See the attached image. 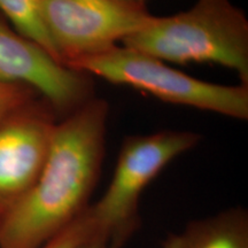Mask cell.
<instances>
[{"instance_id":"cell-1","label":"cell","mask_w":248,"mask_h":248,"mask_svg":"<svg viewBox=\"0 0 248 248\" xmlns=\"http://www.w3.org/2000/svg\"><path fill=\"white\" fill-rule=\"evenodd\" d=\"M109 106L93 97L55 125L38 178L0 222V248H39L90 206L106 151Z\"/></svg>"},{"instance_id":"cell-2","label":"cell","mask_w":248,"mask_h":248,"mask_svg":"<svg viewBox=\"0 0 248 248\" xmlns=\"http://www.w3.org/2000/svg\"><path fill=\"white\" fill-rule=\"evenodd\" d=\"M122 44L166 63L219 64L248 85V20L231 0H197L185 12L155 16Z\"/></svg>"},{"instance_id":"cell-3","label":"cell","mask_w":248,"mask_h":248,"mask_svg":"<svg viewBox=\"0 0 248 248\" xmlns=\"http://www.w3.org/2000/svg\"><path fill=\"white\" fill-rule=\"evenodd\" d=\"M200 139L199 133L173 130L125 137L106 192L88 207L93 234L110 248H122L139 224V201L145 188Z\"/></svg>"},{"instance_id":"cell-4","label":"cell","mask_w":248,"mask_h":248,"mask_svg":"<svg viewBox=\"0 0 248 248\" xmlns=\"http://www.w3.org/2000/svg\"><path fill=\"white\" fill-rule=\"evenodd\" d=\"M68 68L117 85L148 92L169 104L213 111L237 120L248 119V85H221L195 78L166 62L136 49L116 46Z\"/></svg>"},{"instance_id":"cell-5","label":"cell","mask_w":248,"mask_h":248,"mask_svg":"<svg viewBox=\"0 0 248 248\" xmlns=\"http://www.w3.org/2000/svg\"><path fill=\"white\" fill-rule=\"evenodd\" d=\"M154 17L145 5L119 0H40L43 27L66 67L110 51Z\"/></svg>"},{"instance_id":"cell-6","label":"cell","mask_w":248,"mask_h":248,"mask_svg":"<svg viewBox=\"0 0 248 248\" xmlns=\"http://www.w3.org/2000/svg\"><path fill=\"white\" fill-rule=\"evenodd\" d=\"M0 83L32 90L63 119L94 97L91 76L68 68L0 14Z\"/></svg>"},{"instance_id":"cell-7","label":"cell","mask_w":248,"mask_h":248,"mask_svg":"<svg viewBox=\"0 0 248 248\" xmlns=\"http://www.w3.org/2000/svg\"><path fill=\"white\" fill-rule=\"evenodd\" d=\"M57 123V114L42 98L0 123V222L38 178Z\"/></svg>"},{"instance_id":"cell-8","label":"cell","mask_w":248,"mask_h":248,"mask_svg":"<svg viewBox=\"0 0 248 248\" xmlns=\"http://www.w3.org/2000/svg\"><path fill=\"white\" fill-rule=\"evenodd\" d=\"M161 248H248V213L237 207L194 219Z\"/></svg>"},{"instance_id":"cell-9","label":"cell","mask_w":248,"mask_h":248,"mask_svg":"<svg viewBox=\"0 0 248 248\" xmlns=\"http://www.w3.org/2000/svg\"><path fill=\"white\" fill-rule=\"evenodd\" d=\"M0 14L17 32L33 40L58 60L40 20V0H0Z\"/></svg>"},{"instance_id":"cell-10","label":"cell","mask_w":248,"mask_h":248,"mask_svg":"<svg viewBox=\"0 0 248 248\" xmlns=\"http://www.w3.org/2000/svg\"><path fill=\"white\" fill-rule=\"evenodd\" d=\"M38 98L36 92L26 86L0 83V123Z\"/></svg>"},{"instance_id":"cell-11","label":"cell","mask_w":248,"mask_h":248,"mask_svg":"<svg viewBox=\"0 0 248 248\" xmlns=\"http://www.w3.org/2000/svg\"><path fill=\"white\" fill-rule=\"evenodd\" d=\"M93 230L88 208L60 234L39 248H78Z\"/></svg>"},{"instance_id":"cell-12","label":"cell","mask_w":248,"mask_h":248,"mask_svg":"<svg viewBox=\"0 0 248 248\" xmlns=\"http://www.w3.org/2000/svg\"><path fill=\"white\" fill-rule=\"evenodd\" d=\"M78 248H110L106 241L93 234V230Z\"/></svg>"},{"instance_id":"cell-13","label":"cell","mask_w":248,"mask_h":248,"mask_svg":"<svg viewBox=\"0 0 248 248\" xmlns=\"http://www.w3.org/2000/svg\"><path fill=\"white\" fill-rule=\"evenodd\" d=\"M119 1L132 2V4H139V5H145V4H146V0H119Z\"/></svg>"}]
</instances>
